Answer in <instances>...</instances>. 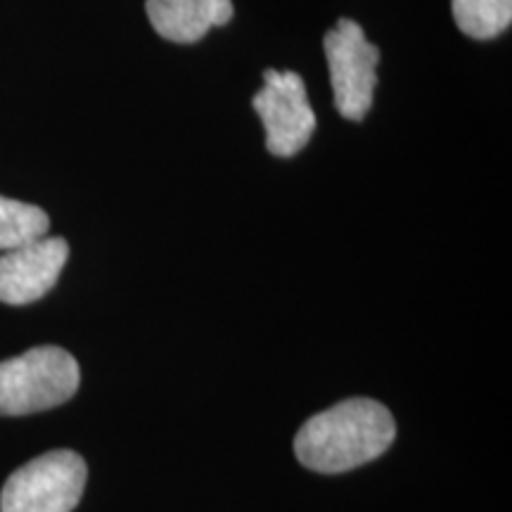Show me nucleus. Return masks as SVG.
I'll use <instances>...</instances> for the list:
<instances>
[{"label":"nucleus","mask_w":512,"mask_h":512,"mask_svg":"<svg viewBox=\"0 0 512 512\" xmlns=\"http://www.w3.org/2000/svg\"><path fill=\"white\" fill-rule=\"evenodd\" d=\"M396 437L392 413L373 399H347L313 415L294 437L299 463L339 475L380 458Z\"/></svg>","instance_id":"1"},{"label":"nucleus","mask_w":512,"mask_h":512,"mask_svg":"<svg viewBox=\"0 0 512 512\" xmlns=\"http://www.w3.org/2000/svg\"><path fill=\"white\" fill-rule=\"evenodd\" d=\"M79 363L60 347H36L0 361V415H29L60 406L76 394Z\"/></svg>","instance_id":"2"},{"label":"nucleus","mask_w":512,"mask_h":512,"mask_svg":"<svg viewBox=\"0 0 512 512\" xmlns=\"http://www.w3.org/2000/svg\"><path fill=\"white\" fill-rule=\"evenodd\" d=\"M88 467L74 451H48L12 472L0 512H72L86 489Z\"/></svg>","instance_id":"3"},{"label":"nucleus","mask_w":512,"mask_h":512,"mask_svg":"<svg viewBox=\"0 0 512 512\" xmlns=\"http://www.w3.org/2000/svg\"><path fill=\"white\" fill-rule=\"evenodd\" d=\"M323 46L337 112L351 121L366 119L373 107L380 48L368 41L354 19H339L337 27L325 34Z\"/></svg>","instance_id":"4"},{"label":"nucleus","mask_w":512,"mask_h":512,"mask_svg":"<svg viewBox=\"0 0 512 512\" xmlns=\"http://www.w3.org/2000/svg\"><path fill=\"white\" fill-rule=\"evenodd\" d=\"M266 128V147L273 157H294L302 152L316 131V114L297 72L266 69L264 86L252 100Z\"/></svg>","instance_id":"5"},{"label":"nucleus","mask_w":512,"mask_h":512,"mask_svg":"<svg viewBox=\"0 0 512 512\" xmlns=\"http://www.w3.org/2000/svg\"><path fill=\"white\" fill-rule=\"evenodd\" d=\"M67 259V240L48 235L31 245L5 252L0 256V302L24 306L46 297L60 278Z\"/></svg>","instance_id":"6"},{"label":"nucleus","mask_w":512,"mask_h":512,"mask_svg":"<svg viewBox=\"0 0 512 512\" xmlns=\"http://www.w3.org/2000/svg\"><path fill=\"white\" fill-rule=\"evenodd\" d=\"M147 17L166 41L197 43L209 29L233 19L230 0H147Z\"/></svg>","instance_id":"7"},{"label":"nucleus","mask_w":512,"mask_h":512,"mask_svg":"<svg viewBox=\"0 0 512 512\" xmlns=\"http://www.w3.org/2000/svg\"><path fill=\"white\" fill-rule=\"evenodd\" d=\"M48 228L50 219L41 207L0 195V252L46 238Z\"/></svg>","instance_id":"8"},{"label":"nucleus","mask_w":512,"mask_h":512,"mask_svg":"<svg viewBox=\"0 0 512 512\" xmlns=\"http://www.w3.org/2000/svg\"><path fill=\"white\" fill-rule=\"evenodd\" d=\"M451 10L458 29L477 41L501 36L512 22V0H451Z\"/></svg>","instance_id":"9"}]
</instances>
